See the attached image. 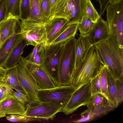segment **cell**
Instances as JSON below:
<instances>
[{
  "instance_id": "6da1fadb",
  "label": "cell",
  "mask_w": 123,
  "mask_h": 123,
  "mask_svg": "<svg viewBox=\"0 0 123 123\" xmlns=\"http://www.w3.org/2000/svg\"><path fill=\"white\" fill-rule=\"evenodd\" d=\"M104 65L95 45H93L83 62L74 69L71 84L80 87L97 75Z\"/></svg>"
},
{
  "instance_id": "7a4b0ae2",
  "label": "cell",
  "mask_w": 123,
  "mask_h": 123,
  "mask_svg": "<svg viewBox=\"0 0 123 123\" xmlns=\"http://www.w3.org/2000/svg\"><path fill=\"white\" fill-rule=\"evenodd\" d=\"M104 63L117 79L123 75V53L110 37L95 45Z\"/></svg>"
},
{
  "instance_id": "3957f363",
  "label": "cell",
  "mask_w": 123,
  "mask_h": 123,
  "mask_svg": "<svg viewBox=\"0 0 123 123\" xmlns=\"http://www.w3.org/2000/svg\"><path fill=\"white\" fill-rule=\"evenodd\" d=\"M76 40L74 37L62 44L58 66L60 85L71 84L72 76L74 69Z\"/></svg>"
},
{
  "instance_id": "277c9868",
  "label": "cell",
  "mask_w": 123,
  "mask_h": 123,
  "mask_svg": "<svg viewBox=\"0 0 123 123\" xmlns=\"http://www.w3.org/2000/svg\"><path fill=\"white\" fill-rule=\"evenodd\" d=\"M106 9L110 37L123 53V0L110 3Z\"/></svg>"
},
{
  "instance_id": "5b68a950",
  "label": "cell",
  "mask_w": 123,
  "mask_h": 123,
  "mask_svg": "<svg viewBox=\"0 0 123 123\" xmlns=\"http://www.w3.org/2000/svg\"><path fill=\"white\" fill-rule=\"evenodd\" d=\"M17 74L19 82L27 96L28 102L26 106H32L41 103L38 97L40 88L22 56L18 64Z\"/></svg>"
},
{
  "instance_id": "8992f818",
  "label": "cell",
  "mask_w": 123,
  "mask_h": 123,
  "mask_svg": "<svg viewBox=\"0 0 123 123\" xmlns=\"http://www.w3.org/2000/svg\"><path fill=\"white\" fill-rule=\"evenodd\" d=\"M77 88L71 84L68 86L60 85L47 89H39L38 97L41 103H51L63 109Z\"/></svg>"
},
{
  "instance_id": "52a82bcc",
  "label": "cell",
  "mask_w": 123,
  "mask_h": 123,
  "mask_svg": "<svg viewBox=\"0 0 123 123\" xmlns=\"http://www.w3.org/2000/svg\"><path fill=\"white\" fill-rule=\"evenodd\" d=\"M20 25L21 34L26 45L35 46L40 43L46 45L47 37L44 23L26 18L21 20Z\"/></svg>"
},
{
  "instance_id": "ba28073f",
  "label": "cell",
  "mask_w": 123,
  "mask_h": 123,
  "mask_svg": "<svg viewBox=\"0 0 123 123\" xmlns=\"http://www.w3.org/2000/svg\"><path fill=\"white\" fill-rule=\"evenodd\" d=\"M63 43L45 46L44 58L40 65L49 75L56 86H60L58 66Z\"/></svg>"
},
{
  "instance_id": "9c48e42d",
  "label": "cell",
  "mask_w": 123,
  "mask_h": 123,
  "mask_svg": "<svg viewBox=\"0 0 123 123\" xmlns=\"http://www.w3.org/2000/svg\"><path fill=\"white\" fill-rule=\"evenodd\" d=\"M92 96L89 81L77 88L62 112L66 115L71 114L79 107L86 105L91 101Z\"/></svg>"
},
{
  "instance_id": "30bf717a",
  "label": "cell",
  "mask_w": 123,
  "mask_h": 123,
  "mask_svg": "<svg viewBox=\"0 0 123 123\" xmlns=\"http://www.w3.org/2000/svg\"><path fill=\"white\" fill-rule=\"evenodd\" d=\"M59 106L47 103H41L32 106L26 107L24 116L28 117L40 119H53L58 113L62 111Z\"/></svg>"
},
{
  "instance_id": "8fae6325",
  "label": "cell",
  "mask_w": 123,
  "mask_h": 123,
  "mask_svg": "<svg viewBox=\"0 0 123 123\" xmlns=\"http://www.w3.org/2000/svg\"><path fill=\"white\" fill-rule=\"evenodd\" d=\"M86 106L91 112V121L115 109L110 105L108 99L101 93L92 95L91 101Z\"/></svg>"
},
{
  "instance_id": "7c38bea8",
  "label": "cell",
  "mask_w": 123,
  "mask_h": 123,
  "mask_svg": "<svg viewBox=\"0 0 123 123\" xmlns=\"http://www.w3.org/2000/svg\"><path fill=\"white\" fill-rule=\"evenodd\" d=\"M20 22L19 20L18 21L11 36L0 50V67H4L12 52L23 40L21 34Z\"/></svg>"
},
{
  "instance_id": "4fadbf2b",
  "label": "cell",
  "mask_w": 123,
  "mask_h": 123,
  "mask_svg": "<svg viewBox=\"0 0 123 123\" xmlns=\"http://www.w3.org/2000/svg\"><path fill=\"white\" fill-rule=\"evenodd\" d=\"M24 60L27 67L35 79L40 89L57 87L49 75L40 65L27 61L24 59Z\"/></svg>"
},
{
  "instance_id": "5bb4252c",
  "label": "cell",
  "mask_w": 123,
  "mask_h": 123,
  "mask_svg": "<svg viewBox=\"0 0 123 123\" xmlns=\"http://www.w3.org/2000/svg\"><path fill=\"white\" fill-rule=\"evenodd\" d=\"M69 24L67 19L62 18H54L48 20L44 23L47 37L45 46L49 45L65 30Z\"/></svg>"
},
{
  "instance_id": "9a60e30c",
  "label": "cell",
  "mask_w": 123,
  "mask_h": 123,
  "mask_svg": "<svg viewBox=\"0 0 123 123\" xmlns=\"http://www.w3.org/2000/svg\"><path fill=\"white\" fill-rule=\"evenodd\" d=\"M25 109V106L14 96L9 95L0 101V118L12 114L24 116Z\"/></svg>"
},
{
  "instance_id": "2e32d148",
  "label": "cell",
  "mask_w": 123,
  "mask_h": 123,
  "mask_svg": "<svg viewBox=\"0 0 123 123\" xmlns=\"http://www.w3.org/2000/svg\"><path fill=\"white\" fill-rule=\"evenodd\" d=\"M87 35L93 45L107 39L110 35L107 21L103 20L101 16Z\"/></svg>"
},
{
  "instance_id": "e0dca14e",
  "label": "cell",
  "mask_w": 123,
  "mask_h": 123,
  "mask_svg": "<svg viewBox=\"0 0 123 123\" xmlns=\"http://www.w3.org/2000/svg\"><path fill=\"white\" fill-rule=\"evenodd\" d=\"M92 46L89 40L87 35H79L76 43L74 69L83 62L90 49Z\"/></svg>"
},
{
  "instance_id": "ac0fdd59",
  "label": "cell",
  "mask_w": 123,
  "mask_h": 123,
  "mask_svg": "<svg viewBox=\"0 0 123 123\" xmlns=\"http://www.w3.org/2000/svg\"><path fill=\"white\" fill-rule=\"evenodd\" d=\"M19 20L11 18L6 19L0 25V50L11 37L14 29Z\"/></svg>"
},
{
  "instance_id": "d6986e66",
  "label": "cell",
  "mask_w": 123,
  "mask_h": 123,
  "mask_svg": "<svg viewBox=\"0 0 123 123\" xmlns=\"http://www.w3.org/2000/svg\"><path fill=\"white\" fill-rule=\"evenodd\" d=\"M17 69L18 65L12 68L7 69L4 77L1 81L8 84L13 89L19 91L26 94L18 79Z\"/></svg>"
},
{
  "instance_id": "ffe728a7",
  "label": "cell",
  "mask_w": 123,
  "mask_h": 123,
  "mask_svg": "<svg viewBox=\"0 0 123 123\" xmlns=\"http://www.w3.org/2000/svg\"><path fill=\"white\" fill-rule=\"evenodd\" d=\"M107 77L108 99L110 105L115 109L119 106L117 96L116 79L113 76L108 69L107 71Z\"/></svg>"
},
{
  "instance_id": "44dd1931",
  "label": "cell",
  "mask_w": 123,
  "mask_h": 123,
  "mask_svg": "<svg viewBox=\"0 0 123 123\" xmlns=\"http://www.w3.org/2000/svg\"><path fill=\"white\" fill-rule=\"evenodd\" d=\"M26 45L25 41L23 40L12 52L7 60L4 68L8 69L18 64L20 61L22 55L24 52L23 49Z\"/></svg>"
},
{
  "instance_id": "7402d4cb",
  "label": "cell",
  "mask_w": 123,
  "mask_h": 123,
  "mask_svg": "<svg viewBox=\"0 0 123 123\" xmlns=\"http://www.w3.org/2000/svg\"><path fill=\"white\" fill-rule=\"evenodd\" d=\"M20 0H6V20L13 18L20 19Z\"/></svg>"
},
{
  "instance_id": "603a6c76",
  "label": "cell",
  "mask_w": 123,
  "mask_h": 123,
  "mask_svg": "<svg viewBox=\"0 0 123 123\" xmlns=\"http://www.w3.org/2000/svg\"><path fill=\"white\" fill-rule=\"evenodd\" d=\"M34 47L31 53L24 59L27 61L40 65L44 58L45 45L43 44L40 43Z\"/></svg>"
},
{
  "instance_id": "cb8c5ba5",
  "label": "cell",
  "mask_w": 123,
  "mask_h": 123,
  "mask_svg": "<svg viewBox=\"0 0 123 123\" xmlns=\"http://www.w3.org/2000/svg\"><path fill=\"white\" fill-rule=\"evenodd\" d=\"M78 24H69L65 30L49 45L63 43L70 38L75 37L78 30Z\"/></svg>"
},
{
  "instance_id": "d4e9b609",
  "label": "cell",
  "mask_w": 123,
  "mask_h": 123,
  "mask_svg": "<svg viewBox=\"0 0 123 123\" xmlns=\"http://www.w3.org/2000/svg\"><path fill=\"white\" fill-rule=\"evenodd\" d=\"M27 18L40 23L46 22L41 12L38 0H30V13Z\"/></svg>"
},
{
  "instance_id": "484cf974",
  "label": "cell",
  "mask_w": 123,
  "mask_h": 123,
  "mask_svg": "<svg viewBox=\"0 0 123 123\" xmlns=\"http://www.w3.org/2000/svg\"><path fill=\"white\" fill-rule=\"evenodd\" d=\"M95 23L93 22L86 14L83 17L80 22L78 23V30L79 31L80 34L87 35Z\"/></svg>"
},
{
  "instance_id": "4316f807",
  "label": "cell",
  "mask_w": 123,
  "mask_h": 123,
  "mask_svg": "<svg viewBox=\"0 0 123 123\" xmlns=\"http://www.w3.org/2000/svg\"><path fill=\"white\" fill-rule=\"evenodd\" d=\"M108 69L107 66L105 64L100 71L99 75L101 93L108 99V82L107 77Z\"/></svg>"
},
{
  "instance_id": "83f0119b",
  "label": "cell",
  "mask_w": 123,
  "mask_h": 123,
  "mask_svg": "<svg viewBox=\"0 0 123 123\" xmlns=\"http://www.w3.org/2000/svg\"><path fill=\"white\" fill-rule=\"evenodd\" d=\"M86 14L94 23H96L101 16L94 7L90 0H88L87 2Z\"/></svg>"
},
{
  "instance_id": "f1b7e54d",
  "label": "cell",
  "mask_w": 123,
  "mask_h": 123,
  "mask_svg": "<svg viewBox=\"0 0 123 123\" xmlns=\"http://www.w3.org/2000/svg\"><path fill=\"white\" fill-rule=\"evenodd\" d=\"M38 3L41 12L46 22L50 13V0H38Z\"/></svg>"
},
{
  "instance_id": "f546056e",
  "label": "cell",
  "mask_w": 123,
  "mask_h": 123,
  "mask_svg": "<svg viewBox=\"0 0 123 123\" xmlns=\"http://www.w3.org/2000/svg\"><path fill=\"white\" fill-rule=\"evenodd\" d=\"M117 96L119 105L123 100V75L116 79Z\"/></svg>"
},
{
  "instance_id": "4dcf8cb0",
  "label": "cell",
  "mask_w": 123,
  "mask_h": 123,
  "mask_svg": "<svg viewBox=\"0 0 123 123\" xmlns=\"http://www.w3.org/2000/svg\"><path fill=\"white\" fill-rule=\"evenodd\" d=\"M30 0H20V16L21 20L27 18L30 11Z\"/></svg>"
},
{
  "instance_id": "1f68e13d",
  "label": "cell",
  "mask_w": 123,
  "mask_h": 123,
  "mask_svg": "<svg viewBox=\"0 0 123 123\" xmlns=\"http://www.w3.org/2000/svg\"><path fill=\"white\" fill-rule=\"evenodd\" d=\"M6 119L9 121L15 123H26L32 121L39 120L17 114H11L7 116L6 117Z\"/></svg>"
},
{
  "instance_id": "d6a6232c",
  "label": "cell",
  "mask_w": 123,
  "mask_h": 123,
  "mask_svg": "<svg viewBox=\"0 0 123 123\" xmlns=\"http://www.w3.org/2000/svg\"><path fill=\"white\" fill-rule=\"evenodd\" d=\"M14 91L8 84L0 81V101L7 96L12 95Z\"/></svg>"
},
{
  "instance_id": "836d02e7",
  "label": "cell",
  "mask_w": 123,
  "mask_h": 123,
  "mask_svg": "<svg viewBox=\"0 0 123 123\" xmlns=\"http://www.w3.org/2000/svg\"><path fill=\"white\" fill-rule=\"evenodd\" d=\"M92 95L101 93L99 73L90 80Z\"/></svg>"
},
{
  "instance_id": "e575fe53",
  "label": "cell",
  "mask_w": 123,
  "mask_h": 123,
  "mask_svg": "<svg viewBox=\"0 0 123 123\" xmlns=\"http://www.w3.org/2000/svg\"><path fill=\"white\" fill-rule=\"evenodd\" d=\"M12 95L14 96L26 107L28 102L26 94L19 91H14Z\"/></svg>"
},
{
  "instance_id": "d590c367",
  "label": "cell",
  "mask_w": 123,
  "mask_h": 123,
  "mask_svg": "<svg viewBox=\"0 0 123 123\" xmlns=\"http://www.w3.org/2000/svg\"><path fill=\"white\" fill-rule=\"evenodd\" d=\"M90 111L88 109L81 113V118L79 119L72 121L71 122L78 123L91 121V115Z\"/></svg>"
},
{
  "instance_id": "8d00e7d4",
  "label": "cell",
  "mask_w": 123,
  "mask_h": 123,
  "mask_svg": "<svg viewBox=\"0 0 123 123\" xmlns=\"http://www.w3.org/2000/svg\"><path fill=\"white\" fill-rule=\"evenodd\" d=\"M6 0H0V25L6 20Z\"/></svg>"
},
{
  "instance_id": "74e56055",
  "label": "cell",
  "mask_w": 123,
  "mask_h": 123,
  "mask_svg": "<svg viewBox=\"0 0 123 123\" xmlns=\"http://www.w3.org/2000/svg\"><path fill=\"white\" fill-rule=\"evenodd\" d=\"M99 2L100 6L99 15L101 16L103 15L106 8L109 4L110 0H96Z\"/></svg>"
},
{
  "instance_id": "f35d334b",
  "label": "cell",
  "mask_w": 123,
  "mask_h": 123,
  "mask_svg": "<svg viewBox=\"0 0 123 123\" xmlns=\"http://www.w3.org/2000/svg\"><path fill=\"white\" fill-rule=\"evenodd\" d=\"M7 69L4 67H0V81L3 79L5 76Z\"/></svg>"
},
{
  "instance_id": "ab89813d",
  "label": "cell",
  "mask_w": 123,
  "mask_h": 123,
  "mask_svg": "<svg viewBox=\"0 0 123 123\" xmlns=\"http://www.w3.org/2000/svg\"><path fill=\"white\" fill-rule=\"evenodd\" d=\"M120 0H110V3H113L116 2Z\"/></svg>"
},
{
  "instance_id": "60d3db41",
  "label": "cell",
  "mask_w": 123,
  "mask_h": 123,
  "mask_svg": "<svg viewBox=\"0 0 123 123\" xmlns=\"http://www.w3.org/2000/svg\"></svg>"
}]
</instances>
